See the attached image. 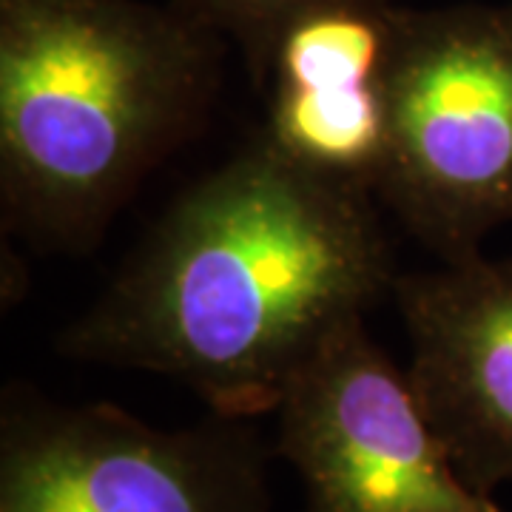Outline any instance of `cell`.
Listing matches in <instances>:
<instances>
[{
	"label": "cell",
	"mask_w": 512,
	"mask_h": 512,
	"mask_svg": "<svg viewBox=\"0 0 512 512\" xmlns=\"http://www.w3.org/2000/svg\"><path fill=\"white\" fill-rule=\"evenodd\" d=\"M399 274L373 194L256 137L165 208L55 350L157 373L211 413L259 419L336 330L393 296Z\"/></svg>",
	"instance_id": "6da1fadb"
},
{
	"label": "cell",
	"mask_w": 512,
	"mask_h": 512,
	"mask_svg": "<svg viewBox=\"0 0 512 512\" xmlns=\"http://www.w3.org/2000/svg\"><path fill=\"white\" fill-rule=\"evenodd\" d=\"M225 37L174 3L0 0V217L86 254L220 100Z\"/></svg>",
	"instance_id": "7a4b0ae2"
},
{
	"label": "cell",
	"mask_w": 512,
	"mask_h": 512,
	"mask_svg": "<svg viewBox=\"0 0 512 512\" xmlns=\"http://www.w3.org/2000/svg\"><path fill=\"white\" fill-rule=\"evenodd\" d=\"M376 197L441 262L512 222V3L399 6Z\"/></svg>",
	"instance_id": "3957f363"
},
{
	"label": "cell",
	"mask_w": 512,
	"mask_h": 512,
	"mask_svg": "<svg viewBox=\"0 0 512 512\" xmlns=\"http://www.w3.org/2000/svg\"><path fill=\"white\" fill-rule=\"evenodd\" d=\"M256 419L154 427L106 402L0 393V512H274Z\"/></svg>",
	"instance_id": "277c9868"
},
{
	"label": "cell",
	"mask_w": 512,
	"mask_h": 512,
	"mask_svg": "<svg viewBox=\"0 0 512 512\" xmlns=\"http://www.w3.org/2000/svg\"><path fill=\"white\" fill-rule=\"evenodd\" d=\"M274 416L305 512H507L461 478L365 316L316 350Z\"/></svg>",
	"instance_id": "5b68a950"
},
{
	"label": "cell",
	"mask_w": 512,
	"mask_h": 512,
	"mask_svg": "<svg viewBox=\"0 0 512 512\" xmlns=\"http://www.w3.org/2000/svg\"><path fill=\"white\" fill-rule=\"evenodd\" d=\"M410 339L407 382L461 478L512 481V256L484 254L396 276Z\"/></svg>",
	"instance_id": "8992f818"
},
{
	"label": "cell",
	"mask_w": 512,
	"mask_h": 512,
	"mask_svg": "<svg viewBox=\"0 0 512 512\" xmlns=\"http://www.w3.org/2000/svg\"><path fill=\"white\" fill-rule=\"evenodd\" d=\"M393 0H328L279 26L254 77L259 140L296 168L376 197L387 151Z\"/></svg>",
	"instance_id": "52a82bcc"
},
{
	"label": "cell",
	"mask_w": 512,
	"mask_h": 512,
	"mask_svg": "<svg viewBox=\"0 0 512 512\" xmlns=\"http://www.w3.org/2000/svg\"><path fill=\"white\" fill-rule=\"evenodd\" d=\"M171 3L225 40H234L254 74L279 26L293 15L328 0H171Z\"/></svg>",
	"instance_id": "ba28073f"
}]
</instances>
